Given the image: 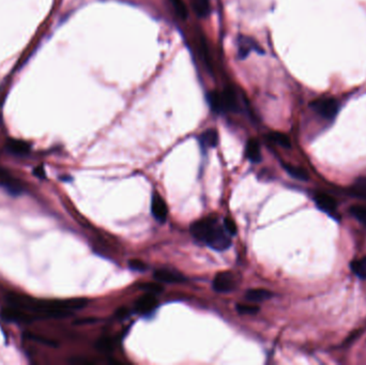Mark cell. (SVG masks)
Listing matches in <instances>:
<instances>
[{
    "label": "cell",
    "instance_id": "1",
    "mask_svg": "<svg viewBox=\"0 0 366 365\" xmlns=\"http://www.w3.org/2000/svg\"><path fill=\"white\" fill-rule=\"evenodd\" d=\"M191 232L195 239L215 251H225L231 246L230 234L216 218L208 216L194 222L191 225Z\"/></svg>",
    "mask_w": 366,
    "mask_h": 365
},
{
    "label": "cell",
    "instance_id": "2",
    "mask_svg": "<svg viewBox=\"0 0 366 365\" xmlns=\"http://www.w3.org/2000/svg\"><path fill=\"white\" fill-rule=\"evenodd\" d=\"M311 106L315 109L320 116L326 119H333L337 115L338 103L333 98H320L311 103Z\"/></svg>",
    "mask_w": 366,
    "mask_h": 365
},
{
    "label": "cell",
    "instance_id": "3",
    "mask_svg": "<svg viewBox=\"0 0 366 365\" xmlns=\"http://www.w3.org/2000/svg\"><path fill=\"white\" fill-rule=\"evenodd\" d=\"M236 287V277L229 271L217 273L213 280V288L217 292H229Z\"/></svg>",
    "mask_w": 366,
    "mask_h": 365
},
{
    "label": "cell",
    "instance_id": "4",
    "mask_svg": "<svg viewBox=\"0 0 366 365\" xmlns=\"http://www.w3.org/2000/svg\"><path fill=\"white\" fill-rule=\"evenodd\" d=\"M0 315H2V317L5 320L11 321V323H26V324H29L34 319L30 315L26 314V313L22 309L15 308V307L4 309L2 311V313H0Z\"/></svg>",
    "mask_w": 366,
    "mask_h": 365
},
{
    "label": "cell",
    "instance_id": "5",
    "mask_svg": "<svg viewBox=\"0 0 366 365\" xmlns=\"http://www.w3.org/2000/svg\"><path fill=\"white\" fill-rule=\"evenodd\" d=\"M151 211L154 219L159 222H165L168 214V208L166 203H165L164 198L159 194L154 193L152 195V202H151Z\"/></svg>",
    "mask_w": 366,
    "mask_h": 365
},
{
    "label": "cell",
    "instance_id": "6",
    "mask_svg": "<svg viewBox=\"0 0 366 365\" xmlns=\"http://www.w3.org/2000/svg\"><path fill=\"white\" fill-rule=\"evenodd\" d=\"M158 307V299L154 293H147L144 297L139 298L135 303V310L138 314H149Z\"/></svg>",
    "mask_w": 366,
    "mask_h": 365
},
{
    "label": "cell",
    "instance_id": "7",
    "mask_svg": "<svg viewBox=\"0 0 366 365\" xmlns=\"http://www.w3.org/2000/svg\"><path fill=\"white\" fill-rule=\"evenodd\" d=\"M315 203L321 211L330 214L331 216L335 215L337 204L332 196L325 193H318L315 196Z\"/></svg>",
    "mask_w": 366,
    "mask_h": 365
},
{
    "label": "cell",
    "instance_id": "8",
    "mask_svg": "<svg viewBox=\"0 0 366 365\" xmlns=\"http://www.w3.org/2000/svg\"><path fill=\"white\" fill-rule=\"evenodd\" d=\"M7 150L15 155H26L30 152L31 146L24 141L9 140L6 145Z\"/></svg>",
    "mask_w": 366,
    "mask_h": 365
},
{
    "label": "cell",
    "instance_id": "9",
    "mask_svg": "<svg viewBox=\"0 0 366 365\" xmlns=\"http://www.w3.org/2000/svg\"><path fill=\"white\" fill-rule=\"evenodd\" d=\"M251 50H257L260 51L259 47L257 46L256 43L253 41L251 38L241 36L238 39V51H239V57L241 59L247 58Z\"/></svg>",
    "mask_w": 366,
    "mask_h": 365
},
{
    "label": "cell",
    "instance_id": "10",
    "mask_svg": "<svg viewBox=\"0 0 366 365\" xmlns=\"http://www.w3.org/2000/svg\"><path fill=\"white\" fill-rule=\"evenodd\" d=\"M246 155L247 158L253 162V163H258L261 160V153H260V146L257 140L255 138H252L247 144L246 147Z\"/></svg>",
    "mask_w": 366,
    "mask_h": 365
},
{
    "label": "cell",
    "instance_id": "11",
    "mask_svg": "<svg viewBox=\"0 0 366 365\" xmlns=\"http://www.w3.org/2000/svg\"><path fill=\"white\" fill-rule=\"evenodd\" d=\"M222 95V102H223V107L224 111H234L238 108V104L236 100V94L230 89L227 88L221 93Z\"/></svg>",
    "mask_w": 366,
    "mask_h": 365
},
{
    "label": "cell",
    "instance_id": "12",
    "mask_svg": "<svg viewBox=\"0 0 366 365\" xmlns=\"http://www.w3.org/2000/svg\"><path fill=\"white\" fill-rule=\"evenodd\" d=\"M199 142L204 148H213L219 142V134L214 129H209L200 135Z\"/></svg>",
    "mask_w": 366,
    "mask_h": 365
},
{
    "label": "cell",
    "instance_id": "13",
    "mask_svg": "<svg viewBox=\"0 0 366 365\" xmlns=\"http://www.w3.org/2000/svg\"><path fill=\"white\" fill-rule=\"evenodd\" d=\"M154 279L166 283H177L182 281V276L168 270H159L155 271Z\"/></svg>",
    "mask_w": 366,
    "mask_h": 365
},
{
    "label": "cell",
    "instance_id": "14",
    "mask_svg": "<svg viewBox=\"0 0 366 365\" xmlns=\"http://www.w3.org/2000/svg\"><path fill=\"white\" fill-rule=\"evenodd\" d=\"M192 6L195 13L199 17H207L210 13V3L209 0H192Z\"/></svg>",
    "mask_w": 366,
    "mask_h": 365
},
{
    "label": "cell",
    "instance_id": "15",
    "mask_svg": "<svg viewBox=\"0 0 366 365\" xmlns=\"http://www.w3.org/2000/svg\"><path fill=\"white\" fill-rule=\"evenodd\" d=\"M272 297V293L266 290V289H250L247 292V298L250 301H254V302H261L268 300Z\"/></svg>",
    "mask_w": 366,
    "mask_h": 365
},
{
    "label": "cell",
    "instance_id": "16",
    "mask_svg": "<svg viewBox=\"0 0 366 365\" xmlns=\"http://www.w3.org/2000/svg\"><path fill=\"white\" fill-rule=\"evenodd\" d=\"M283 167L291 177H293L295 179L303 180V181L309 180V173L301 167L293 166V165H290V164H283Z\"/></svg>",
    "mask_w": 366,
    "mask_h": 365
},
{
    "label": "cell",
    "instance_id": "17",
    "mask_svg": "<svg viewBox=\"0 0 366 365\" xmlns=\"http://www.w3.org/2000/svg\"><path fill=\"white\" fill-rule=\"evenodd\" d=\"M352 272L362 280H366V257L353 260L350 265Z\"/></svg>",
    "mask_w": 366,
    "mask_h": 365
},
{
    "label": "cell",
    "instance_id": "18",
    "mask_svg": "<svg viewBox=\"0 0 366 365\" xmlns=\"http://www.w3.org/2000/svg\"><path fill=\"white\" fill-rule=\"evenodd\" d=\"M208 103H209V105H210V107L212 108V110H214L215 112L224 111L222 95L220 93H217L215 91L208 93Z\"/></svg>",
    "mask_w": 366,
    "mask_h": 365
},
{
    "label": "cell",
    "instance_id": "19",
    "mask_svg": "<svg viewBox=\"0 0 366 365\" xmlns=\"http://www.w3.org/2000/svg\"><path fill=\"white\" fill-rule=\"evenodd\" d=\"M269 138L272 142H274L275 144L280 145V146H282L284 148H290L291 147V143H290L289 137L287 136L286 134H284V133L272 132V133L269 134Z\"/></svg>",
    "mask_w": 366,
    "mask_h": 365
},
{
    "label": "cell",
    "instance_id": "20",
    "mask_svg": "<svg viewBox=\"0 0 366 365\" xmlns=\"http://www.w3.org/2000/svg\"><path fill=\"white\" fill-rule=\"evenodd\" d=\"M350 213L354 218L366 226V207L364 206H352L349 209Z\"/></svg>",
    "mask_w": 366,
    "mask_h": 365
},
{
    "label": "cell",
    "instance_id": "21",
    "mask_svg": "<svg viewBox=\"0 0 366 365\" xmlns=\"http://www.w3.org/2000/svg\"><path fill=\"white\" fill-rule=\"evenodd\" d=\"M170 3L175 9L176 13L181 17L182 20H186L188 17V8L186 4L182 2V0H170Z\"/></svg>",
    "mask_w": 366,
    "mask_h": 365
},
{
    "label": "cell",
    "instance_id": "22",
    "mask_svg": "<svg viewBox=\"0 0 366 365\" xmlns=\"http://www.w3.org/2000/svg\"><path fill=\"white\" fill-rule=\"evenodd\" d=\"M352 192L361 197H366V178H359L352 187Z\"/></svg>",
    "mask_w": 366,
    "mask_h": 365
},
{
    "label": "cell",
    "instance_id": "23",
    "mask_svg": "<svg viewBox=\"0 0 366 365\" xmlns=\"http://www.w3.org/2000/svg\"><path fill=\"white\" fill-rule=\"evenodd\" d=\"M237 311L242 315H255L259 312V308L256 306H251V304H238Z\"/></svg>",
    "mask_w": 366,
    "mask_h": 365
},
{
    "label": "cell",
    "instance_id": "24",
    "mask_svg": "<svg viewBox=\"0 0 366 365\" xmlns=\"http://www.w3.org/2000/svg\"><path fill=\"white\" fill-rule=\"evenodd\" d=\"M97 348L101 351L108 352L112 350V343L108 337H102L97 343Z\"/></svg>",
    "mask_w": 366,
    "mask_h": 365
},
{
    "label": "cell",
    "instance_id": "25",
    "mask_svg": "<svg viewBox=\"0 0 366 365\" xmlns=\"http://www.w3.org/2000/svg\"><path fill=\"white\" fill-rule=\"evenodd\" d=\"M139 287H141L142 289L149 291L151 293H156V292L162 291V286L156 283H145L139 286Z\"/></svg>",
    "mask_w": 366,
    "mask_h": 365
},
{
    "label": "cell",
    "instance_id": "26",
    "mask_svg": "<svg viewBox=\"0 0 366 365\" xmlns=\"http://www.w3.org/2000/svg\"><path fill=\"white\" fill-rule=\"evenodd\" d=\"M224 228L230 234V236H233V234L237 233V226H236V224H234V222L229 218L224 219Z\"/></svg>",
    "mask_w": 366,
    "mask_h": 365
},
{
    "label": "cell",
    "instance_id": "27",
    "mask_svg": "<svg viewBox=\"0 0 366 365\" xmlns=\"http://www.w3.org/2000/svg\"><path fill=\"white\" fill-rule=\"evenodd\" d=\"M129 266H130L131 269H133V270H137V271H144L147 269L146 264L143 263L142 260H138V259L130 260Z\"/></svg>",
    "mask_w": 366,
    "mask_h": 365
},
{
    "label": "cell",
    "instance_id": "28",
    "mask_svg": "<svg viewBox=\"0 0 366 365\" xmlns=\"http://www.w3.org/2000/svg\"><path fill=\"white\" fill-rule=\"evenodd\" d=\"M26 336H27L28 338H30V340L32 341H37L39 343H42L44 345H48V346H56V344L50 341V340H47V338L45 337H41V336H38V335H34V334H26Z\"/></svg>",
    "mask_w": 366,
    "mask_h": 365
},
{
    "label": "cell",
    "instance_id": "29",
    "mask_svg": "<svg viewBox=\"0 0 366 365\" xmlns=\"http://www.w3.org/2000/svg\"><path fill=\"white\" fill-rule=\"evenodd\" d=\"M33 173H34V176L38 177L39 179H44L45 178V169H44V166H43V165H39V166L37 168H34Z\"/></svg>",
    "mask_w": 366,
    "mask_h": 365
},
{
    "label": "cell",
    "instance_id": "30",
    "mask_svg": "<svg viewBox=\"0 0 366 365\" xmlns=\"http://www.w3.org/2000/svg\"><path fill=\"white\" fill-rule=\"evenodd\" d=\"M128 314H129V311L127 309H125V308H122V309H120V310H118L116 312V316L118 318H120V319L126 318L128 316Z\"/></svg>",
    "mask_w": 366,
    "mask_h": 365
},
{
    "label": "cell",
    "instance_id": "31",
    "mask_svg": "<svg viewBox=\"0 0 366 365\" xmlns=\"http://www.w3.org/2000/svg\"><path fill=\"white\" fill-rule=\"evenodd\" d=\"M93 321H97V319H93V318L80 319V320H76L75 324H91V323H93Z\"/></svg>",
    "mask_w": 366,
    "mask_h": 365
},
{
    "label": "cell",
    "instance_id": "32",
    "mask_svg": "<svg viewBox=\"0 0 366 365\" xmlns=\"http://www.w3.org/2000/svg\"><path fill=\"white\" fill-rule=\"evenodd\" d=\"M2 103H3V94L0 93V105H2Z\"/></svg>",
    "mask_w": 366,
    "mask_h": 365
}]
</instances>
